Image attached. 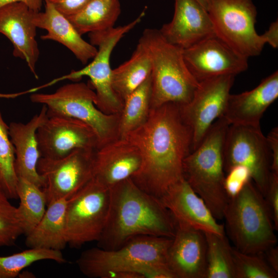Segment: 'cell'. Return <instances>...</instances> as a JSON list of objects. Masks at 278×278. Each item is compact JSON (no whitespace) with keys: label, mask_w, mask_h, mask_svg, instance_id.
I'll return each mask as SVG.
<instances>
[{"label":"cell","mask_w":278,"mask_h":278,"mask_svg":"<svg viewBox=\"0 0 278 278\" xmlns=\"http://www.w3.org/2000/svg\"><path fill=\"white\" fill-rule=\"evenodd\" d=\"M126 138L142 154L141 169L131 179L142 190L160 199L183 179V163L191 152L193 135L179 105L169 102L151 108L145 123Z\"/></svg>","instance_id":"cell-1"},{"label":"cell","mask_w":278,"mask_h":278,"mask_svg":"<svg viewBox=\"0 0 278 278\" xmlns=\"http://www.w3.org/2000/svg\"><path fill=\"white\" fill-rule=\"evenodd\" d=\"M108 218L97 247L116 249L141 236L172 238L176 222L160 200L140 188L131 178L110 189Z\"/></svg>","instance_id":"cell-2"},{"label":"cell","mask_w":278,"mask_h":278,"mask_svg":"<svg viewBox=\"0 0 278 278\" xmlns=\"http://www.w3.org/2000/svg\"><path fill=\"white\" fill-rule=\"evenodd\" d=\"M229 125L217 119L199 146L185 158L183 176L216 219L221 220L229 200L224 186L223 147Z\"/></svg>","instance_id":"cell-3"},{"label":"cell","mask_w":278,"mask_h":278,"mask_svg":"<svg viewBox=\"0 0 278 278\" xmlns=\"http://www.w3.org/2000/svg\"><path fill=\"white\" fill-rule=\"evenodd\" d=\"M147 49L151 61V108L172 102H189L199 82L188 70L183 49L169 43L159 29H144L139 39Z\"/></svg>","instance_id":"cell-4"},{"label":"cell","mask_w":278,"mask_h":278,"mask_svg":"<svg viewBox=\"0 0 278 278\" xmlns=\"http://www.w3.org/2000/svg\"><path fill=\"white\" fill-rule=\"evenodd\" d=\"M225 228L238 250L262 254L276 245L277 238L264 197L252 180L229 199L223 212Z\"/></svg>","instance_id":"cell-5"},{"label":"cell","mask_w":278,"mask_h":278,"mask_svg":"<svg viewBox=\"0 0 278 278\" xmlns=\"http://www.w3.org/2000/svg\"><path fill=\"white\" fill-rule=\"evenodd\" d=\"M172 238L141 236L115 250L92 248L82 252L76 263L80 271L91 278H139L137 271L144 265H167Z\"/></svg>","instance_id":"cell-6"},{"label":"cell","mask_w":278,"mask_h":278,"mask_svg":"<svg viewBox=\"0 0 278 278\" xmlns=\"http://www.w3.org/2000/svg\"><path fill=\"white\" fill-rule=\"evenodd\" d=\"M145 14L144 10L135 19L127 24L89 33L90 43L98 47L93 60L80 70H73L66 75L53 79L45 84V87L64 80L78 81L83 76L88 77L95 89L96 107L106 114L120 113L124 103L112 86L113 69L110 64L111 56L121 39L141 22Z\"/></svg>","instance_id":"cell-7"},{"label":"cell","mask_w":278,"mask_h":278,"mask_svg":"<svg viewBox=\"0 0 278 278\" xmlns=\"http://www.w3.org/2000/svg\"><path fill=\"white\" fill-rule=\"evenodd\" d=\"M30 99L45 106L48 116L72 117L88 124L96 133L99 147L118 138L120 113L100 111L95 105V91L83 82L66 84L51 93H35Z\"/></svg>","instance_id":"cell-8"},{"label":"cell","mask_w":278,"mask_h":278,"mask_svg":"<svg viewBox=\"0 0 278 278\" xmlns=\"http://www.w3.org/2000/svg\"><path fill=\"white\" fill-rule=\"evenodd\" d=\"M206 10L217 37L246 58L260 55L267 41L255 30L257 11L252 0H207Z\"/></svg>","instance_id":"cell-9"},{"label":"cell","mask_w":278,"mask_h":278,"mask_svg":"<svg viewBox=\"0 0 278 278\" xmlns=\"http://www.w3.org/2000/svg\"><path fill=\"white\" fill-rule=\"evenodd\" d=\"M111 191L94 178L67 199L65 212L67 243L77 248L97 241L109 214Z\"/></svg>","instance_id":"cell-10"},{"label":"cell","mask_w":278,"mask_h":278,"mask_svg":"<svg viewBox=\"0 0 278 278\" xmlns=\"http://www.w3.org/2000/svg\"><path fill=\"white\" fill-rule=\"evenodd\" d=\"M224 170L242 166L264 197L271 173V157L260 127L229 125L223 147Z\"/></svg>","instance_id":"cell-11"},{"label":"cell","mask_w":278,"mask_h":278,"mask_svg":"<svg viewBox=\"0 0 278 278\" xmlns=\"http://www.w3.org/2000/svg\"><path fill=\"white\" fill-rule=\"evenodd\" d=\"M96 150L80 149L60 159H39L37 169L44 181L47 203L68 199L94 178Z\"/></svg>","instance_id":"cell-12"},{"label":"cell","mask_w":278,"mask_h":278,"mask_svg":"<svg viewBox=\"0 0 278 278\" xmlns=\"http://www.w3.org/2000/svg\"><path fill=\"white\" fill-rule=\"evenodd\" d=\"M234 78L235 76H222L199 82L190 101L179 105L181 116L192 132L191 151L201 143L214 123L223 115Z\"/></svg>","instance_id":"cell-13"},{"label":"cell","mask_w":278,"mask_h":278,"mask_svg":"<svg viewBox=\"0 0 278 278\" xmlns=\"http://www.w3.org/2000/svg\"><path fill=\"white\" fill-rule=\"evenodd\" d=\"M36 135L41 157L47 159H60L77 149L96 150L100 146L90 126L69 117L47 115Z\"/></svg>","instance_id":"cell-14"},{"label":"cell","mask_w":278,"mask_h":278,"mask_svg":"<svg viewBox=\"0 0 278 278\" xmlns=\"http://www.w3.org/2000/svg\"><path fill=\"white\" fill-rule=\"evenodd\" d=\"M183 54L188 70L198 82L222 76H235L248 68V58L215 34L183 49Z\"/></svg>","instance_id":"cell-15"},{"label":"cell","mask_w":278,"mask_h":278,"mask_svg":"<svg viewBox=\"0 0 278 278\" xmlns=\"http://www.w3.org/2000/svg\"><path fill=\"white\" fill-rule=\"evenodd\" d=\"M159 200L177 223L203 232L225 234L224 224L218 223L184 178L170 187Z\"/></svg>","instance_id":"cell-16"},{"label":"cell","mask_w":278,"mask_h":278,"mask_svg":"<svg viewBox=\"0 0 278 278\" xmlns=\"http://www.w3.org/2000/svg\"><path fill=\"white\" fill-rule=\"evenodd\" d=\"M143 164L138 148L126 138H117L99 147L95 152L94 178L111 189L134 177Z\"/></svg>","instance_id":"cell-17"},{"label":"cell","mask_w":278,"mask_h":278,"mask_svg":"<svg viewBox=\"0 0 278 278\" xmlns=\"http://www.w3.org/2000/svg\"><path fill=\"white\" fill-rule=\"evenodd\" d=\"M34 11L22 3H15L0 8V33L13 45V55L23 60L36 79V64L40 51L36 40L37 27Z\"/></svg>","instance_id":"cell-18"},{"label":"cell","mask_w":278,"mask_h":278,"mask_svg":"<svg viewBox=\"0 0 278 278\" xmlns=\"http://www.w3.org/2000/svg\"><path fill=\"white\" fill-rule=\"evenodd\" d=\"M172 20L159 29L169 43L186 49L210 36L215 35L206 9L196 0H174Z\"/></svg>","instance_id":"cell-19"},{"label":"cell","mask_w":278,"mask_h":278,"mask_svg":"<svg viewBox=\"0 0 278 278\" xmlns=\"http://www.w3.org/2000/svg\"><path fill=\"white\" fill-rule=\"evenodd\" d=\"M167 264L176 278H205L206 242L204 232L176 223Z\"/></svg>","instance_id":"cell-20"},{"label":"cell","mask_w":278,"mask_h":278,"mask_svg":"<svg viewBox=\"0 0 278 278\" xmlns=\"http://www.w3.org/2000/svg\"><path fill=\"white\" fill-rule=\"evenodd\" d=\"M278 97V72L264 79L253 89L231 94L222 116L229 125L260 127L268 108Z\"/></svg>","instance_id":"cell-21"},{"label":"cell","mask_w":278,"mask_h":278,"mask_svg":"<svg viewBox=\"0 0 278 278\" xmlns=\"http://www.w3.org/2000/svg\"><path fill=\"white\" fill-rule=\"evenodd\" d=\"M47 116V108L43 105L40 112L27 123L11 122L8 126L14 149V168L18 178L26 179L41 188L44 186V181L37 169L41 155L36 133Z\"/></svg>","instance_id":"cell-22"},{"label":"cell","mask_w":278,"mask_h":278,"mask_svg":"<svg viewBox=\"0 0 278 278\" xmlns=\"http://www.w3.org/2000/svg\"><path fill=\"white\" fill-rule=\"evenodd\" d=\"M45 1V10L36 12L33 23L37 28L47 31L43 40H53L68 48L83 64L96 55V46L85 41L69 19L59 12L48 1Z\"/></svg>","instance_id":"cell-23"},{"label":"cell","mask_w":278,"mask_h":278,"mask_svg":"<svg viewBox=\"0 0 278 278\" xmlns=\"http://www.w3.org/2000/svg\"><path fill=\"white\" fill-rule=\"evenodd\" d=\"M67 199L60 198L47 203V208L37 225L27 235L29 248L62 250L67 245L65 236V212Z\"/></svg>","instance_id":"cell-24"},{"label":"cell","mask_w":278,"mask_h":278,"mask_svg":"<svg viewBox=\"0 0 278 278\" xmlns=\"http://www.w3.org/2000/svg\"><path fill=\"white\" fill-rule=\"evenodd\" d=\"M152 65L145 46L138 43L131 57L112 70L113 88L124 103L151 74Z\"/></svg>","instance_id":"cell-25"},{"label":"cell","mask_w":278,"mask_h":278,"mask_svg":"<svg viewBox=\"0 0 278 278\" xmlns=\"http://www.w3.org/2000/svg\"><path fill=\"white\" fill-rule=\"evenodd\" d=\"M120 12L119 0H91L81 11L67 18L82 36L113 27Z\"/></svg>","instance_id":"cell-26"},{"label":"cell","mask_w":278,"mask_h":278,"mask_svg":"<svg viewBox=\"0 0 278 278\" xmlns=\"http://www.w3.org/2000/svg\"><path fill=\"white\" fill-rule=\"evenodd\" d=\"M151 78L149 77L125 101L120 113L118 138L128 135L147 120L151 109Z\"/></svg>","instance_id":"cell-27"},{"label":"cell","mask_w":278,"mask_h":278,"mask_svg":"<svg viewBox=\"0 0 278 278\" xmlns=\"http://www.w3.org/2000/svg\"><path fill=\"white\" fill-rule=\"evenodd\" d=\"M18 207L24 235L28 234L39 222L46 211L47 201L43 189L23 178H18Z\"/></svg>","instance_id":"cell-28"},{"label":"cell","mask_w":278,"mask_h":278,"mask_svg":"<svg viewBox=\"0 0 278 278\" xmlns=\"http://www.w3.org/2000/svg\"><path fill=\"white\" fill-rule=\"evenodd\" d=\"M204 233L206 242L205 278H235L233 248L225 234Z\"/></svg>","instance_id":"cell-29"},{"label":"cell","mask_w":278,"mask_h":278,"mask_svg":"<svg viewBox=\"0 0 278 278\" xmlns=\"http://www.w3.org/2000/svg\"><path fill=\"white\" fill-rule=\"evenodd\" d=\"M50 260L64 264L66 260L60 250L29 248L8 256H0V278H15L24 269L40 260Z\"/></svg>","instance_id":"cell-30"},{"label":"cell","mask_w":278,"mask_h":278,"mask_svg":"<svg viewBox=\"0 0 278 278\" xmlns=\"http://www.w3.org/2000/svg\"><path fill=\"white\" fill-rule=\"evenodd\" d=\"M15 154L8 126L0 111V188L10 199H18V178L14 168Z\"/></svg>","instance_id":"cell-31"},{"label":"cell","mask_w":278,"mask_h":278,"mask_svg":"<svg viewBox=\"0 0 278 278\" xmlns=\"http://www.w3.org/2000/svg\"><path fill=\"white\" fill-rule=\"evenodd\" d=\"M235 278H277L278 272L268 264L263 254L243 253L232 249Z\"/></svg>","instance_id":"cell-32"},{"label":"cell","mask_w":278,"mask_h":278,"mask_svg":"<svg viewBox=\"0 0 278 278\" xmlns=\"http://www.w3.org/2000/svg\"><path fill=\"white\" fill-rule=\"evenodd\" d=\"M0 188V248L14 245L19 237L24 234L18 207Z\"/></svg>","instance_id":"cell-33"},{"label":"cell","mask_w":278,"mask_h":278,"mask_svg":"<svg viewBox=\"0 0 278 278\" xmlns=\"http://www.w3.org/2000/svg\"><path fill=\"white\" fill-rule=\"evenodd\" d=\"M252 180L248 169L242 166H235L227 172L224 186L229 199L235 196L249 181Z\"/></svg>","instance_id":"cell-34"},{"label":"cell","mask_w":278,"mask_h":278,"mask_svg":"<svg viewBox=\"0 0 278 278\" xmlns=\"http://www.w3.org/2000/svg\"><path fill=\"white\" fill-rule=\"evenodd\" d=\"M264 198L270 211L275 231L278 230V175L271 173Z\"/></svg>","instance_id":"cell-35"},{"label":"cell","mask_w":278,"mask_h":278,"mask_svg":"<svg viewBox=\"0 0 278 278\" xmlns=\"http://www.w3.org/2000/svg\"><path fill=\"white\" fill-rule=\"evenodd\" d=\"M61 14L68 18L81 11L91 0H48Z\"/></svg>","instance_id":"cell-36"},{"label":"cell","mask_w":278,"mask_h":278,"mask_svg":"<svg viewBox=\"0 0 278 278\" xmlns=\"http://www.w3.org/2000/svg\"><path fill=\"white\" fill-rule=\"evenodd\" d=\"M266 137L271 157V171L278 175V128H273Z\"/></svg>","instance_id":"cell-37"},{"label":"cell","mask_w":278,"mask_h":278,"mask_svg":"<svg viewBox=\"0 0 278 278\" xmlns=\"http://www.w3.org/2000/svg\"><path fill=\"white\" fill-rule=\"evenodd\" d=\"M15 3H22L26 5L31 10L39 12L42 6V0H0V8Z\"/></svg>","instance_id":"cell-38"},{"label":"cell","mask_w":278,"mask_h":278,"mask_svg":"<svg viewBox=\"0 0 278 278\" xmlns=\"http://www.w3.org/2000/svg\"><path fill=\"white\" fill-rule=\"evenodd\" d=\"M264 34L267 40V44L274 48L278 47V22L276 20L275 22H272L268 30H267Z\"/></svg>","instance_id":"cell-39"},{"label":"cell","mask_w":278,"mask_h":278,"mask_svg":"<svg viewBox=\"0 0 278 278\" xmlns=\"http://www.w3.org/2000/svg\"><path fill=\"white\" fill-rule=\"evenodd\" d=\"M263 254L269 266L278 272V247L275 245L272 246Z\"/></svg>","instance_id":"cell-40"},{"label":"cell","mask_w":278,"mask_h":278,"mask_svg":"<svg viewBox=\"0 0 278 278\" xmlns=\"http://www.w3.org/2000/svg\"><path fill=\"white\" fill-rule=\"evenodd\" d=\"M199 4H200L206 9H207V0H196Z\"/></svg>","instance_id":"cell-41"}]
</instances>
